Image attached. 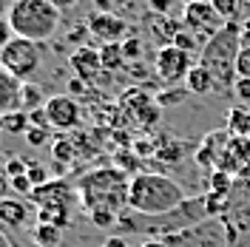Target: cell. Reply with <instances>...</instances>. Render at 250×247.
Instances as JSON below:
<instances>
[{"label": "cell", "mask_w": 250, "mask_h": 247, "mask_svg": "<svg viewBox=\"0 0 250 247\" xmlns=\"http://www.w3.org/2000/svg\"><path fill=\"white\" fill-rule=\"evenodd\" d=\"M185 187L165 173L142 170L131 176L128 185V210H137L142 216H162L185 202Z\"/></svg>", "instance_id": "1"}, {"label": "cell", "mask_w": 250, "mask_h": 247, "mask_svg": "<svg viewBox=\"0 0 250 247\" xmlns=\"http://www.w3.org/2000/svg\"><path fill=\"white\" fill-rule=\"evenodd\" d=\"M128 185H131V176L125 170H120L117 165H105L80 179L77 196L85 205V210L123 213V207H128Z\"/></svg>", "instance_id": "2"}, {"label": "cell", "mask_w": 250, "mask_h": 247, "mask_svg": "<svg viewBox=\"0 0 250 247\" xmlns=\"http://www.w3.org/2000/svg\"><path fill=\"white\" fill-rule=\"evenodd\" d=\"M242 51V26L236 20H228L222 29L205 40L199 51V65H205L219 82V91H230L236 82V60Z\"/></svg>", "instance_id": "3"}, {"label": "cell", "mask_w": 250, "mask_h": 247, "mask_svg": "<svg viewBox=\"0 0 250 247\" xmlns=\"http://www.w3.org/2000/svg\"><path fill=\"white\" fill-rule=\"evenodd\" d=\"M60 9L51 0H15L9 6L6 20L12 23V31L17 37H26L34 43H46L54 37L60 26Z\"/></svg>", "instance_id": "4"}, {"label": "cell", "mask_w": 250, "mask_h": 247, "mask_svg": "<svg viewBox=\"0 0 250 247\" xmlns=\"http://www.w3.org/2000/svg\"><path fill=\"white\" fill-rule=\"evenodd\" d=\"M171 247H230V230L225 216H208L185 230L162 236Z\"/></svg>", "instance_id": "5"}, {"label": "cell", "mask_w": 250, "mask_h": 247, "mask_svg": "<svg viewBox=\"0 0 250 247\" xmlns=\"http://www.w3.org/2000/svg\"><path fill=\"white\" fill-rule=\"evenodd\" d=\"M40 60H43L40 43L26 40V37H17V34L0 51V65L6 71H12L17 80H23V82L29 77H34V71L40 68Z\"/></svg>", "instance_id": "6"}, {"label": "cell", "mask_w": 250, "mask_h": 247, "mask_svg": "<svg viewBox=\"0 0 250 247\" xmlns=\"http://www.w3.org/2000/svg\"><path fill=\"white\" fill-rule=\"evenodd\" d=\"M193 65H196L193 54H188V51H182V48H176V46H162L156 51L154 74L165 85H179V82H185V77L190 74Z\"/></svg>", "instance_id": "7"}, {"label": "cell", "mask_w": 250, "mask_h": 247, "mask_svg": "<svg viewBox=\"0 0 250 247\" xmlns=\"http://www.w3.org/2000/svg\"><path fill=\"white\" fill-rule=\"evenodd\" d=\"M120 108H123L131 120H137L142 128H154V125L159 123V117H162V105L156 103V97L151 91H145V85L128 88V91L120 97Z\"/></svg>", "instance_id": "8"}, {"label": "cell", "mask_w": 250, "mask_h": 247, "mask_svg": "<svg viewBox=\"0 0 250 247\" xmlns=\"http://www.w3.org/2000/svg\"><path fill=\"white\" fill-rule=\"evenodd\" d=\"M228 20L216 12V6L210 0H188L185 9H182V26L190 31H196L202 40L213 37Z\"/></svg>", "instance_id": "9"}, {"label": "cell", "mask_w": 250, "mask_h": 247, "mask_svg": "<svg viewBox=\"0 0 250 247\" xmlns=\"http://www.w3.org/2000/svg\"><path fill=\"white\" fill-rule=\"evenodd\" d=\"M46 117L48 125L57 128V131H77L80 120H83V108L71 94H54L46 100Z\"/></svg>", "instance_id": "10"}, {"label": "cell", "mask_w": 250, "mask_h": 247, "mask_svg": "<svg viewBox=\"0 0 250 247\" xmlns=\"http://www.w3.org/2000/svg\"><path fill=\"white\" fill-rule=\"evenodd\" d=\"M216 168L230 173L233 179H250V137H230Z\"/></svg>", "instance_id": "11"}, {"label": "cell", "mask_w": 250, "mask_h": 247, "mask_svg": "<svg viewBox=\"0 0 250 247\" xmlns=\"http://www.w3.org/2000/svg\"><path fill=\"white\" fill-rule=\"evenodd\" d=\"M85 26L91 31L94 40L100 43H123L125 34H128V23L123 17L111 15V12H94L85 17Z\"/></svg>", "instance_id": "12"}, {"label": "cell", "mask_w": 250, "mask_h": 247, "mask_svg": "<svg viewBox=\"0 0 250 247\" xmlns=\"http://www.w3.org/2000/svg\"><path fill=\"white\" fill-rule=\"evenodd\" d=\"M68 65L74 71V77L85 80L88 85H94L97 80L103 77V60H100V48H91V46H77L68 57Z\"/></svg>", "instance_id": "13"}, {"label": "cell", "mask_w": 250, "mask_h": 247, "mask_svg": "<svg viewBox=\"0 0 250 247\" xmlns=\"http://www.w3.org/2000/svg\"><path fill=\"white\" fill-rule=\"evenodd\" d=\"M228 142H230V131L228 128H222V131H210L208 137L202 139V145L196 148V165L202 170H213L219 165V156L225 154V148H228Z\"/></svg>", "instance_id": "14"}, {"label": "cell", "mask_w": 250, "mask_h": 247, "mask_svg": "<svg viewBox=\"0 0 250 247\" xmlns=\"http://www.w3.org/2000/svg\"><path fill=\"white\" fill-rule=\"evenodd\" d=\"M74 193H77V190H71L62 179H48L46 185H40V187L31 190L29 202H34L37 207H46V205H71V196H74Z\"/></svg>", "instance_id": "15"}, {"label": "cell", "mask_w": 250, "mask_h": 247, "mask_svg": "<svg viewBox=\"0 0 250 247\" xmlns=\"http://www.w3.org/2000/svg\"><path fill=\"white\" fill-rule=\"evenodd\" d=\"M20 88H23V80H17L12 71H6L0 65V111H17L20 105Z\"/></svg>", "instance_id": "16"}, {"label": "cell", "mask_w": 250, "mask_h": 247, "mask_svg": "<svg viewBox=\"0 0 250 247\" xmlns=\"http://www.w3.org/2000/svg\"><path fill=\"white\" fill-rule=\"evenodd\" d=\"M185 88L190 94H196V97H208V94H222L219 91V82H216V77L205 68V65H193L190 68V74L185 77Z\"/></svg>", "instance_id": "17"}, {"label": "cell", "mask_w": 250, "mask_h": 247, "mask_svg": "<svg viewBox=\"0 0 250 247\" xmlns=\"http://www.w3.org/2000/svg\"><path fill=\"white\" fill-rule=\"evenodd\" d=\"M148 29H151V37H154L156 43H159V48H162V46H171L173 43V37L179 34L182 23H179V20H171L168 15H156V17H151Z\"/></svg>", "instance_id": "18"}, {"label": "cell", "mask_w": 250, "mask_h": 247, "mask_svg": "<svg viewBox=\"0 0 250 247\" xmlns=\"http://www.w3.org/2000/svg\"><path fill=\"white\" fill-rule=\"evenodd\" d=\"M29 219V207L23 205V199H0V225L6 227H23Z\"/></svg>", "instance_id": "19"}, {"label": "cell", "mask_w": 250, "mask_h": 247, "mask_svg": "<svg viewBox=\"0 0 250 247\" xmlns=\"http://www.w3.org/2000/svg\"><path fill=\"white\" fill-rule=\"evenodd\" d=\"M182 154H185V145L182 142H176L173 137H154V159L156 162H171V165H176L179 159H182Z\"/></svg>", "instance_id": "20"}, {"label": "cell", "mask_w": 250, "mask_h": 247, "mask_svg": "<svg viewBox=\"0 0 250 247\" xmlns=\"http://www.w3.org/2000/svg\"><path fill=\"white\" fill-rule=\"evenodd\" d=\"M37 222L65 230L71 222V210H68V205H46V207H37Z\"/></svg>", "instance_id": "21"}, {"label": "cell", "mask_w": 250, "mask_h": 247, "mask_svg": "<svg viewBox=\"0 0 250 247\" xmlns=\"http://www.w3.org/2000/svg\"><path fill=\"white\" fill-rule=\"evenodd\" d=\"M0 131H3V134H15V137H23V134L29 131V114H26L23 108L6 111V114L0 117Z\"/></svg>", "instance_id": "22"}, {"label": "cell", "mask_w": 250, "mask_h": 247, "mask_svg": "<svg viewBox=\"0 0 250 247\" xmlns=\"http://www.w3.org/2000/svg\"><path fill=\"white\" fill-rule=\"evenodd\" d=\"M228 131L230 137H250V111L248 105H236L228 111Z\"/></svg>", "instance_id": "23"}, {"label": "cell", "mask_w": 250, "mask_h": 247, "mask_svg": "<svg viewBox=\"0 0 250 247\" xmlns=\"http://www.w3.org/2000/svg\"><path fill=\"white\" fill-rule=\"evenodd\" d=\"M100 60H103L105 71H120V68L128 65V60H125V54H123V43H103Z\"/></svg>", "instance_id": "24"}, {"label": "cell", "mask_w": 250, "mask_h": 247, "mask_svg": "<svg viewBox=\"0 0 250 247\" xmlns=\"http://www.w3.org/2000/svg\"><path fill=\"white\" fill-rule=\"evenodd\" d=\"M31 239H34V245L37 247H60L62 230L60 227H54V225H43V222H37V227L31 230Z\"/></svg>", "instance_id": "25"}, {"label": "cell", "mask_w": 250, "mask_h": 247, "mask_svg": "<svg viewBox=\"0 0 250 247\" xmlns=\"http://www.w3.org/2000/svg\"><path fill=\"white\" fill-rule=\"evenodd\" d=\"M20 105L23 111H31V108H43L46 105V97H43V88L37 85V82H23V88H20Z\"/></svg>", "instance_id": "26"}, {"label": "cell", "mask_w": 250, "mask_h": 247, "mask_svg": "<svg viewBox=\"0 0 250 247\" xmlns=\"http://www.w3.org/2000/svg\"><path fill=\"white\" fill-rule=\"evenodd\" d=\"M171 46H176V48H182V51H188V54H196V51H202L205 48V40L196 34V31H190V29H179V34L173 37V43Z\"/></svg>", "instance_id": "27"}, {"label": "cell", "mask_w": 250, "mask_h": 247, "mask_svg": "<svg viewBox=\"0 0 250 247\" xmlns=\"http://www.w3.org/2000/svg\"><path fill=\"white\" fill-rule=\"evenodd\" d=\"M208 193H233V176L225 170H208Z\"/></svg>", "instance_id": "28"}, {"label": "cell", "mask_w": 250, "mask_h": 247, "mask_svg": "<svg viewBox=\"0 0 250 247\" xmlns=\"http://www.w3.org/2000/svg\"><path fill=\"white\" fill-rule=\"evenodd\" d=\"M51 156H54L60 165H65V162H74V156H77V145H74L68 137L54 139V142H51Z\"/></svg>", "instance_id": "29"}, {"label": "cell", "mask_w": 250, "mask_h": 247, "mask_svg": "<svg viewBox=\"0 0 250 247\" xmlns=\"http://www.w3.org/2000/svg\"><path fill=\"white\" fill-rule=\"evenodd\" d=\"M188 94H190V91H188L185 85H182V88H176V85H168L165 91L156 94V103H159L162 108H171V105H179V103L185 100Z\"/></svg>", "instance_id": "30"}, {"label": "cell", "mask_w": 250, "mask_h": 247, "mask_svg": "<svg viewBox=\"0 0 250 247\" xmlns=\"http://www.w3.org/2000/svg\"><path fill=\"white\" fill-rule=\"evenodd\" d=\"M88 219H91L94 227H100V230H111V227H117L120 213H114V210H88Z\"/></svg>", "instance_id": "31"}, {"label": "cell", "mask_w": 250, "mask_h": 247, "mask_svg": "<svg viewBox=\"0 0 250 247\" xmlns=\"http://www.w3.org/2000/svg\"><path fill=\"white\" fill-rule=\"evenodd\" d=\"M142 51H145V46H142L140 37H125L123 40V54H125V60L128 62H140Z\"/></svg>", "instance_id": "32"}, {"label": "cell", "mask_w": 250, "mask_h": 247, "mask_svg": "<svg viewBox=\"0 0 250 247\" xmlns=\"http://www.w3.org/2000/svg\"><path fill=\"white\" fill-rule=\"evenodd\" d=\"M26 176L31 179V185L34 187H40V185H46L48 179V170H46V165H40V162H29V170H26Z\"/></svg>", "instance_id": "33"}, {"label": "cell", "mask_w": 250, "mask_h": 247, "mask_svg": "<svg viewBox=\"0 0 250 247\" xmlns=\"http://www.w3.org/2000/svg\"><path fill=\"white\" fill-rule=\"evenodd\" d=\"M26 142H29L31 148H40V145H46L48 142V128H40V125H29V131L23 134Z\"/></svg>", "instance_id": "34"}, {"label": "cell", "mask_w": 250, "mask_h": 247, "mask_svg": "<svg viewBox=\"0 0 250 247\" xmlns=\"http://www.w3.org/2000/svg\"><path fill=\"white\" fill-rule=\"evenodd\" d=\"M213 6H216V12L225 20H233L236 15H239V6H242V0H210Z\"/></svg>", "instance_id": "35"}, {"label": "cell", "mask_w": 250, "mask_h": 247, "mask_svg": "<svg viewBox=\"0 0 250 247\" xmlns=\"http://www.w3.org/2000/svg\"><path fill=\"white\" fill-rule=\"evenodd\" d=\"M230 91H233V97L242 103V105H250V77H236Z\"/></svg>", "instance_id": "36"}, {"label": "cell", "mask_w": 250, "mask_h": 247, "mask_svg": "<svg viewBox=\"0 0 250 247\" xmlns=\"http://www.w3.org/2000/svg\"><path fill=\"white\" fill-rule=\"evenodd\" d=\"M29 170V162H23L20 156H9L6 162H3V173L6 176H23Z\"/></svg>", "instance_id": "37"}, {"label": "cell", "mask_w": 250, "mask_h": 247, "mask_svg": "<svg viewBox=\"0 0 250 247\" xmlns=\"http://www.w3.org/2000/svg\"><path fill=\"white\" fill-rule=\"evenodd\" d=\"M117 168L125 170L128 176H134V173H137V168H140V162L134 159V154H128V151H120V154H117Z\"/></svg>", "instance_id": "38"}, {"label": "cell", "mask_w": 250, "mask_h": 247, "mask_svg": "<svg viewBox=\"0 0 250 247\" xmlns=\"http://www.w3.org/2000/svg\"><path fill=\"white\" fill-rule=\"evenodd\" d=\"M12 190L29 199V196H31V190H34V185H31V179H29V176L23 173V176H12Z\"/></svg>", "instance_id": "39"}, {"label": "cell", "mask_w": 250, "mask_h": 247, "mask_svg": "<svg viewBox=\"0 0 250 247\" xmlns=\"http://www.w3.org/2000/svg\"><path fill=\"white\" fill-rule=\"evenodd\" d=\"M88 37H91V31H88L85 23H83V26H74V29L68 31V43H77V46H85Z\"/></svg>", "instance_id": "40"}, {"label": "cell", "mask_w": 250, "mask_h": 247, "mask_svg": "<svg viewBox=\"0 0 250 247\" xmlns=\"http://www.w3.org/2000/svg\"><path fill=\"white\" fill-rule=\"evenodd\" d=\"M26 114H29V125L51 128V125H48V117H46V108H31V111H26Z\"/></svg>", "instance_id": "41"}, {"label": "cell", "mask_w": 250, "mask_h": 247, "mask_svg": "<svg viewBox=\"0 0 250 247\" xmlns=\"http://www.w3.org/2000/svg\"><path fill=\"white\" fill-rule=\"evenodd\" d=\"M12 37H15V31H12V23H9V20H0V51H3V46H6Z\"/></svg>", "instance_id": "42"}, {"label": "cell", "mask_w": 250, "mask_h": 247, "mask_svg": "<svg viewBox=\"0 0 250 247\" xmlns=\"http://www.w3.org/2000/svg\"><path fill=\"white\" fill-rule=\"evenodd\" d=\"M9 193H12V176L0 173V199H9Z\"/></svg>", "instance_id": "43"}, {"label": "cell", "mask_w": 250, "mask_h": 247, "mask_svg": "<svg viewBox=\"0 0 250 247\" xmlns=\"http://www.w3.org/2000/svg\"><path fill=\"white\" fill-rule=\"evenodd\" d=\"M103 247H128V242H125L123 236H108V239H105V245Z\"/></svg>", "instance_id": "44"}, {"label": "cell", "mask_w": 250, "mask_h": 247, "mask_svg": "<svg viewBox=\"0 0 250 247\" xmlns=\"http://www.w3.org/2000/svg\"><path fill=\"white\" fill-rule=\"evenodd\" d=\"M51 3H54L60 12H68V9H74V6H77L80 0H51Z\"/></svg>", "instance_id": "45"}, {"label": "cell", "mask_w": 250, "mask_h": 247, "mask_svg": "<svg viewBox=\"0 0 250 247\" xmlns=\"http://www.w3.org/2000/svg\"><path fill=\"white\" fill-rule=\"evenodd\" d=\"M242 46L250 48V20H245V23H242Z\"/></svg>", "instance_id": "46"}, {"label": "cell", "mask_w": 250, "mask_h": 247, "mask_svg": "<svg viewBox=\"0 0 250 247\" xmlns=\"http://www.w3.org/2000/svg\"><path fill=\"white\" fill-rule=\"evenodd\" d=\"M151 6H154L156 12H162V15H165V12H168V6H171V0H151Z\"/></svg>", "instance_id": "47"}, {"label": "cell", "mask_w": 250, "mask_h": 247, "mask_svg": "<svg viewBox=\"0 0 250 247\" xmlns=\"http://www.w3.org/2000/svg\"><path fill=\"white\" fill-rule=\"evenodd\" d=\"M142 247H171L165 239H148V242H142Z\"/></svg>", "instance_id": "48"}, {"label": "cell", "mask_w": 250, "mask_h": 247, "mask_svg": "<svg viewBox=\"0 0 250 247\" xmlns=\"http://www.w3.org/2000/svg\"><path fill=\"white\" fill-rule=\"evenodd\" d=\"M0 247H15V242H12V239H9L3 230H0Z\"/></svg>", "instance_id": "49"}, {"label": "cell", "mask_w": 250, "mask_h": 247, "mask_svg": "<svg viewBox=\"0 0 250 247\" xmlns=\"http://www.w3.org/2000/svg\"><path fill=\"white\" fill-rule=\"evenodd\" d=\"M3 12H6V3L0 0V20H3Z\"/></svg>", "instance_id": "50"}, {"label": "cell", "mask_w": 250, "mask_h": 247, "mask_svg": "<svg viewBox=\"0 0 250 247\" xmlns=\"http://www.w3.org/2000/svg\"><path fill=\"white\" fill-rule=\"evenodd\" d=\"M0 173H3V165H0Z\"/></svg>", "instance_id": "51"}, {"label": "cell", "mask_w": 250, "mask_h": 247, "mask_svg": "<svg viewBox=\"0 0 250 247\" xmlns=\"http://www.w3.org/2000/svg\"><path fill=\"white\" fill-rule=\"evenodd\" d=\"M0 117H3V111H0Z\"/></svg>", "instance_id": "52"}, {"label": "cell", "mask_w": 250, "mask_h": 247, "mask_svg": "<svg viewBox=\"0 0 250 247\" xmlns=\"http://www.w3.org/2000/svg\"><path fill=\"white\" fill-rule=\"evenodd\" d=\"M0 134H3V131H0Z\"/></svg>", "instance_id": "53"}, {"label": "cell", "mask_w": 250, "mask_h": 247, "mask_svg": "<svg viewBox=\"0 0 250 247\" xmlns=\"http://www.w3.org/2000/svg\"><path fill=\"white\" fill-rule=\"evenodd\" d=\"M15 247H17V245H15Z\"/></svg>", "instance_id": "54"}]
</instances>
